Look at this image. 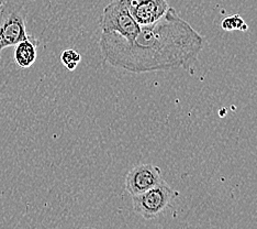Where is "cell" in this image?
<instances>
[{"mask_svg": "<svg viewBox=\"0 0 257 229\" xmlns=\"http://www.w3.org/2000/svg\"><path fill=\"white\" fill-rule=\"evenodd\" d=\"M203 43L202 35L169 7L161 19L142 26L131 40L102 33L99 48L111 66L141 74L189 66L200 54Z\"/></svg>", "mask_w": 257, "mask_h": 229, "instance_id": "cell-1", "label": "cell"}, {"mask_svg": "<svg viewBox=\"0 0 257 229\" xmlns=\"http://www.w3.org/2000/svg\"><path fill=\"white\" fill-rule=\"evenodd\" d=\"M179 193L163 180L147 192L132 196L133 209L144 219H154L171 206Z\"/></svg>", "mask_w": 257, "mask_h": 229, "instance_id": "cell-2", "label": "cell"}, {"mask_svg": "<svg viewBox=\"0 0 257 229\" xmlns=\"http://www.w3.org/2000/svg\"><path fill=\"white\" fill-rule=\"evenodd\" d=\"M102 33H116L127 40L136 38L141 26L134 19L124 0H112L104 7L100 18Z\"/></svg>", "mask_w": 257, "mask_h": 229, "instance_id": "cell-3", "label": "cell"}, {"mask_svg": "<svg viewBox=\"0 0 257 229\" xmlns=\"http://www.w3.org/2000/svg\"><path fill=\"white\" fill-rule=\"evenodd\" d=\"M26 14L21 7L6 2L0 9V53L28 38Z\"/></svg>", "mask_w": 257, "mask_h": 229, "instance_id": "cell-4", "label": "cell"}, {"mask_svg": "<svg viewBox=\"0 0 257 229\" xmlns=\"http://www.w3.org/2000/svg\"><path fill=\"white\" fill-rule=\"evenodd\" d=\"M163 181L161 169L154 164H140L125 176V190L131 196L153 189Z\"/></svg>", "mask_w": 257, "mask_h": 229, "instance_id": "cell-5", "label": "cell"}, {"mask_svg": "<svg viewBox=\"0 0 257 229\" xmlns=\"http://www.w3.org/2000/svg\"><path fill=\"white\" fill-rule=\"evenodd\" d=\"M124 3L141 27L156 22L169 8L167 0H124Z\"/></svg>", "mask_w": 257, "mask_h": 229, "instance_id": "cell-6", "label": "cell"}, {"mask_svg": "<svg viewBox=\"0 0 257 229\" xmlns=\"http://www.w3.org/2000/svg\"><path fill=\"white\" fill-rule=\"evenodd\" d=\"M39 41L28 35V38L15 45V62L21 68H28L32 66L38 57Z\"/></svg>", "mask_w": 257, "mask_h": 229, "instance_id": "cell-7", "label": "cell"}, {"mask_svg": "<svg viewBox=\"0 0 257 229\" xmlns=\"http://www.w3.org/2000/svg\"><path fill=\"white\" fill-rule=\"evenodd\" d=\"M221 28L225 31H246L248 29V26L246 25V22L243 20V18L241 16L234 15L224 18L221 22Z\"/></svg>", "mask_w": 257, "mask_h": 229, "instance_id": "cell-8", "label": "cell"}, {"mask_svg": "<svg viewBox=\"0 0 257 229\" xmlns=\"http://www.w3.org/2000/svg\"><path fill=\"white\" fill-rule=\"evenodd\" d=\"M80 60H81V56L79 53L72 49L63 51V53L61 54V61L63 63V65L65 66L68 70H74L76 67H77Z\"/></svg>", "mask_w": 257, "mask_h": 229, "instance_id": "cell-9", "label": "cell"}, {"mask_svg": "<svg viewBox=\"0 0 257 229\" xmlns=\"http://www.w3.org/2000/svg\"><path fill=\"white\" fill-rule=\"evenodd\" d=\"M5 3H6V0H0V9H2V7L4 6Z\"/></svg>", "mask_w": 257, "mask_h": 229, "instance_id": "cell-10", "label": "cell"}]
</instances>
